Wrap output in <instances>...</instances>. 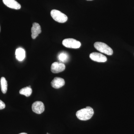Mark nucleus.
Segmentation results:
<instances>
[{
    "label": "nucleus",
    "instance_id": "f257e3e1",
    "mask_svg": "<svg viewBox=\"0 0 134 134\" xmlns=\"http://www.w3.org/2000/svg\"><path fill=\"white\" fill-rule=\"evenodd\" d=\"M94 114L93 108L87 107L77 111L76 113L77 117L81 120L86 121L90 119Z\"/></svg>",
    "mask_w": 134,
    "mask_h": 134
},
{
    "label": "nucleus",
    "instance_id": "f03ea898",
    "mask_svg": "<svg viewBox=\"0 0 134 134\" xmlns=\"http://www.w3.org/2000/svg\"><path fill=\"white\" fill-rule=\"evenodd\" d=\"M95 48L100 52L108 55H112L113 51L111 47L104 43L100 42H96L94 44Z\"/></svg>",
    "mask_w": 134,
    "mask_h": 134
},
{
    "label": "nucleus",
    "instance_id": "7ed1b4c3",
    "mask_svg": "<svg viewBox=\"0 0 134 134\" xmlns=\"http://www.w3.org/2000/svg\"><path fill=\"white\" fill-rule=\"evenodd\" d=\"M50 14L53 19L58 23H63L67 21L68 18L65 14L57 10H52Z\"/></svg>",
    "mask_w": 134,
    "mask_h": 134
},
{
    "label": "nucleus",
    "instance_id": "20e7f679",
    "mask_svg": "<svg viewBox=\"0 0 134 134\" xmlns=\"http://www.w3.org/2000/svg\"><path fill=\"white\" fill-rule=\"evenodd\" d=\"M62 44L67 48H79L81 46L80 41L73 38H66L62 41Z\"/></svg>",
    "mask_w": 134,
    "mask_h": 134
},
{
    "label": "nucleus",
    "instance_id": "39448f33",
    "mask_svg": "<svg viewBox=\"0 0 134 134\" xmlns=\"http://www.w3.org/2000/svg\"><path fill=\"white\" fill-rule=\"evenodd\" d=\"M32 109L34 112L37 114H41L44 111V105L41 101H36L32 104Z\"/></svg>",
    "mask_w": 134,
    "mask_h": 134
},
{
    "label": "nucleus",
    "instance_id": "423d86ee",
    "mask_svg": "<svg viewBox=\"0 0 134 134\" xmlns=\"http://www.w3.org/2000/svg\"><path fill=\"white\" fill-rule=\"evenodd\" d=\"M65 68L66 66L63 63L55 62L52 64L51 67V70L53 73L57 74L64 71Z\"/></svg>",
    "mask_w": 134,
    "mask_h": 134
},
{
    "label": "nucleus",
    "instance_id": "0eeeda50",
    "mask_svg": "<svg viewBox=\"0 0 134 134\" xmlns=\"http://www.w3.org/2000/svg\"><path fill=\"white\" fill-rule=\"evenodd\" d=\"M90 58L92 60L98 62H105L107 60V58L104 55L97 52L91 53Z\"/></svg>",
    "mask_w": 134,
    "mask_h": 134
},
{
    "label": "nucleus",
    "instance_id": "6e6552de",
    "mask_svg": "<svg viewBox=\"0 0 134 134\" xmlns=\"http://www.w3.org/2000/svg\"><path fill=\"white\" fill-rule=\"evenodd\" d=\"M65 84L64 79L60 77H55L51 83L52 86L55 89L60 88L64 86Z\"/></svg>",
    "mask_w": 134,
    "mask_h": 134
},
{
    "label": "nucleus",
    "instance_id": "1a4fd4ad",
    "mask_svg": "<svg viewBox=\"0 0 134 134\" xmlns=\"http://www.w3.org/2000/svg\"><path fill=\"white\" fill-rule=\"evenodd\" d=\"M31 31L32 38L33 39H35L41 32V26L37 23H34L31 28Z\"/></svg>",
    "mask_w": 134,
    "mask_h": 134
},
{
    "label": "nucleus",
    "instance_id": "9d476101",
    "mask_svg": "<svg viewBox=\"0 0 134 134\" xmlns=\"http://www.w3.org/2000/svg\"><path fill=\"white\" fill-rule=\"evenodd\" d=\"M3 3L8 7L15 9H21V5L15 0H3Z\"/></svg>",
    "mask_w": 134,
    "mask_h": 134
},
{
    "label": "nucleus",
    "instance_id": "9b49d317",
    "mask_svg": "<svg viewBox=\"0 0 134 134\" xmlns=\"http://www.w3.org/2000/svg\"><path fill=\"white\" fill-rule=\"evenodd\" d=\"M16 58L19 61H22L25 57V52L24 49L21 48H17L15 52Z\"/></svg>",
    "mask_w": 134,
    "mask_h": 134
},
{
    "label": "nucleus",
    "instance_id": "f8f14e48",
    "mask_svg": "<svg viewBox=\"0 0 134 134\" xmlns=\"http://www.w3.org/2000/svg\"><path fill=\"white\" fill-rule=\"evenodd\" d=\"M32 93V90L29 86L25 87L20 90L19 93L21 95H24L26 97H29L31 95Z\"/></svg>",
    "mask_w": 134,
    "mask_h": 134
},
{
    "label": "nucleus",
    "instance_id": "ddd939ff",
    "mask_svg": "<svg viewBox=\"0 0 134 134\" xmlns=\"http://www.w3.org/2000/svg\"><path fill=\"white\" fill-rule=\"evenodd\" d=\"M1 86L2 92L3 93H5L7 91V82L5 77H2L1 79Z\"/></svg>",
    "mask_w": 134,
    "mask_h": 134
},
{
    "label": "nucleus",
    "instance_id": "4468645a",
    "mask_svg": "<svg viewBox=\"0 0 134 134\" xmlns=\"http://www.w3.org/2000/svg\"><path fill=\"white\" fill-rule=\"evenodd\" d=\"M58 58L60 62H65L68 60V55L66 53H61L58 55Z\"/></svg>",
    "mask_w": 134,
    "mask_h": 134
},
{
    "label": "nucleus",
    "instance_id": "2eb2a0df",
    "mask_svg": "<svg viewBox=\"0 0 134 134\" xmlns=\"http://www.w3.org/2000/svg\"><path fill=\"white\" fill-rule=\"evenodd\" d=\"M5 107V103L2 100H0V110L4 109Z\"/></svg>",
    "mask_w": 134,
    "mask_h": 134
},
{
    "label": "nucleus",
    "instance_id": "dca6fc26",
    "mask_svg": "<svg viewBox=\"0 0 134 134\" xmlns=\"http://www.w3.org/2000/svg\"><path fill=\"white\" fill-rule=\"evenodd\" d=\"M19 134H27L26 133H21Z\"/></svg>",
    "mask_w": 134,
    "mask_h": 134
},
{
    "label": "nucleus",
    "instance_id": "f3484780",
    "mask_svg": "<svg viewBox=\"0 0 134 134\" xmlns=\"http://www.w3.org/2000/svg\"><path fill=\"white\" fill-rule=\"evenodd\" d=\"M87 1H92V0H87Z\"/></svg>",
    "mask_w": 134,
    "mask_h": 134
},
{
    "label": "nucleus",
    "instance_id": "a211bd4d",
    "mask_svg": "<svg viewBox=\"0 0 134 134\" xmlns=\"http://www.w3.org/2000/svg\"><path fill=\"white\" fill-rule=\"evenodd\" d=\"M0 32H1V27H0Z\"/></svg>",
    "mask_w": 134,
    "mask_h": 134
},
{
    "label": "nucleus",
    "instance_id": "6ab92c4d",
    "mask_svg": "<svg viewBox=\"0 0 134 134\" xmlns=\"http://www.w3.org/2000/svg\"><path fill=\"white\" fill-rule=\"evenodd\" d=\"M47 134H50L48 133H47Z\"/></svg>",
    "mask_w": 134,
    "mask_h": 134
}]
</instances>
